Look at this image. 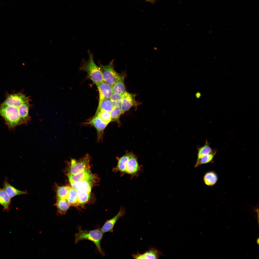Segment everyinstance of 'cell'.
<instances>
[{
	"instance_id": "obj_1",
	"label": "cell",
	"mask_w": 259,
	"mask_h": 259,
	"mask_svg": "<svg viewBox=\"0 0 259 259\" xmlns=\"http://www.w3.org/2000/svg\"><path fill=\"white\" fill-rule=\"evenodd\" d=\"M88 52V59L87 60L84 59L82 60L80 70L86 72L88 77L97 85L103 81L102 73L99 66L94 62L93 54L89 50Z\"/></svg>"
},
{
	"instance_id": "obj_2",
	"label": "cell",
	"mask_w": 259,
	"mask_h": 259,
	"mask_svg": "<svg viewBox=\"0 0 259 259\" xmlns=\"http://www.w3.org/2000/svg\"><path fill=\"white\" fill-rule=\"evenodd\" d=\"M78 229V232L75 235L76 244L82 240H86L90 241L95 244L99 252L102 255H104L100 246V243L104 233L101 229H97L89 230H83L80 226Z\"/></svg>"
},
{
	"instance_id": "obj_3",
	"label": "cell",
	"mask_w": 259,
	"mask_h": 259,
	"mask_svg": "<svg viewBox=\"0 0 259 259\" xmlns=\"http://www.w3.org/2000/svg\"><path fill=\"white\" fill-rule=\"evenodd\" d=\"M18 108L12 106H0V115L9 129H13L22 124Z\"/></svg>"
},
{
	"instance_id": "obj_4",
	"label": "cell",
	"mask_w": 259,
	"mask_h": 259,
	"mask_svg": "<svg viewBox=\"0 0 259 259\" xmlns=\"http://www.w3.org/2000/svg\"><path fill=\"white\" fill-rule=\"evenodd\" d=\"M112 60L109 64L104 65L99 63V67L101 72L103 81L112 86L117 81L125 74V73H119L115 70Z\"/></svg>"
},
{
	"instance_id": "obj_5",
	"label": "cell",
	"mask_w": 259,
	"mask_h": 259,
	"mask_svg": "<svg viewBox=\"0 0 259 259\" xmlns=\"http://www.w3.org/2000/svg\"><path fill=\"white\" fill-rule=\"evenodd\" d=\"M90 158L87 153L79 160L71 159L68 163V174L75 175L90 169Z\"/></svg>"
},
{
	"instance_id": "obj_6",
	"label": "cell",
	"mask_w": 259,
	"mask_h": 259,
	"mask_svg": "<svg viewBox=\"0 0 259 259\" xmlns=\"http://www.w3.org/2000/svg\"><path fill=\"white\" fill-rule=\"evenodd\" d=\"M29 96L21 93L11 94H7L5 99L0 106H12L18 108L24 102L29 101Z\"/></svg>"
},
{
	"instance_id": "obj_7",
	"label": "cell",
	"mask_w": 259,
	"mask_h": 259,
	"mask_svg": "<svg viewBox=\"0 0 259 259\" xmlns=\"http://www.w3.org/2000/svg\"><path fill=\"white\" fill-rule=\"evenodd\" d=\"M82 124L93 127L97 131L98 141H102L104 130L107 125L103 122L97 115L94 116L91 119Z\"/></svg>"
},
{
	"instance_id": "obj_8",
	"label": "cell",
	"mask_w": 259,
	"mask_h": 259,
	"mask_svg": "<svg viewBox=\"0 0 259 259\" xmlns=\"http://www.w3.org/2000/svg\"><path fill=\"white\" fill-rule=\"evenodd\" d=\"M142 171L136 157L132 153L127 164L125 174L129 175L132 178L138 177Z\"/></svg>"
},
{
	"instance_id": "obj_9",
	"label": "cell",
	"mask_w": 259,
	"mask_h": 259,
	"mask_svg": "<svg viewBox=\"0 0 259 259\" xmlns=\"http://www.w3.org/2000/svg\"><path fill=\"white\" fill-rule=\"evenodd\" d=\"M122 103L120 108L122 113L138 105V103L135 100V94H130L126 91L122 94Z\"/></svg>"
},
{
	"instance_id": "obj_10",
	"label": "cell",
	"mask_w": 259,
	"mask_h": 259,
	"mask_svg": "<svg viewBox=\"0 0 259 259\" xmlns=\"http://www.w3.org/2000/svg\"><path fill=\"white\" fill-rule=\"evenodd\" d=\"M126 213V210L125 208L121 207L116 216L105 222L101 229L103 232L104 233L107 232H113V227L116 223L118 219L124 216Z\"/></svg>"
},
{
	"instance_id": "obj_11",
	"label": "cell",
	"mask_w": 259,
	"mask_h": 259,
	"mask_svg": "<svg viewBox=\"0 0 259 259\" xmlns=\"http://www.w3.org/2000/svg\"><path fill=\"white\" fill-rule=\"evenodd\" d=\"M70 183L84 181H92L94 179V176L90 172L89 169L75 175L68 174Z\"/></svg>"
},
{
	"instance_id": "obj_12",
	"label": "cell",
	"mask_w": 259,
	"mask_h": 259,
	"mask_svg": "<svg viewBox=\"0 0 259 259\" xmlns=\"http://www.w3.org/2000/svg\"><path fill=\"white\" fill-rule=\"evenodd\" d=\"M99 91V102L109 99L113 93L112 86L103 81L96 85Z\"/></svg>"
},
{
	"instance_id": "obj_13",
	"label": "cell",
	"mask_w": 259,
	"mask_h": 259,
	"mask_svg": "<svg viewBox=\"0 0 259 259\" xmlns=\"http://www.w3.org/2000/svg\"><path fill=\"white\" fill-rule=\"evenodd\" d=\"M162 252L155 247H150L149 250L144 253L140 254L138 252L132 255L134 259H158L162 254Z\"/></svg>"
},
{
	"instance_id": "obj_14",
	"label": "cell",
	"mask_w": 259,
	"mask_h": 259,
	"mask_svg": "<svg viewBox=\"0 0 259 259\" xmlns=\"http://www.w3.org/2000/svg\"><path fill=\"white\" fill-rule=\"evenodd\" d=\"M131 154L130 153L127 152L120 157H117V164L113 171L116 172H120L122 176L125 174L127 164Z\"/></svg>"
},
{
	"instance_id": "obj_15",
	"label": "cell",
	"mask_w": 259,
	"mask_h": 259,
	"mask_svg": "<svg viewBox=\"0 0 259 259\" xmlns=\"http://www.w3.org/2000/svg\"><path fill=\"white\" fill-rule=\"evenodd\" d=\"M30 106L29 101H28L24 102L18 108L22 124H27L30 120V117L29 115V111Z\"/></svg>"
},
{
	"instance_id": "obj_16",
	"label": "cell",
	"mask_w": 259,
	"mask_h": 259,
	"mask_svg": "<svg viewBox=\"0 0 259 259\" xmlns=\"http://www.w3.org/2000/svg\"><path fill=\"white\" fill-rule=\"evenodd\" d=\"M3 188L11 199L16 196L27 193L26 191L18 189L11 185L8 182L6 177L3 182Z\"/></svg>"
},
{
	"instance_id": "obj_17",
	"label": "cell",
	"mask_w": 259,
	"mask_h": 259,
	"mask_svg": "<svg viewBox=\"0 0 259 259\" xmlns=\"http://www.w3.org/2000/svg\"><path fill=\"white\" fill-rule=\"evenodd\" d=\"M57 208V213L59 215H65L70 206L66 199H57L54 205Z\"/></svg>"
},
{
	"instance_id": "obj_18",
	"label": "cell",
	"mask_w": 259,
	"mask_h": 259,
	"mask_svg": "<svg viewBox=\"0 0 259 259\" xmlns=\"http://www.w3.org/2000/svg\"><path fill=\"white\" fill-rule=\"evenodd\" d=\"M11 199L3 188H0V205L3 206L4 211H9Z\"/></svg>"
},
{
	"instance_id": "obj_19",
	"label": "cell",
	"mask_w": 259,
	"mask_h": 259,
	"mask_svg": "<svg viewBox=\"0 0 259 259\" xmlns=\"http://www.w3.org/2000/svg\"><path fill=\"white\" fill-rule=\"evenodd\" d=\"M66 200L70 206L77 207L80 205L76 190L71 187L69 189Z\"/></svg>"
},
{
	"instance_id": "obj_20",
	"label": "cell",
	"mask_w": 259,
	"mask_h": 259,
	"mask_svg": "<svg viewBox=\"0 0 259 259\" xmlns=\"http://www.w3.org/2000/svg\"><path fill=\"white\" fill-rule=\"evenodd\" d=\"M198 150L196 162H198L202 157L212 152L214 150L210 147L209 144L206 140L205 144L201 147H197Z\"/></svg>"
},
{
	"instance_id": "obj_21",
	"label": "cell",
	"mask_w": 259,
	"mask_h": 259,
	"mask_svg": "<svg viewBox=\"0 0 259 259\" xmlns=\"http://www.w3.org/2000/svg\"><path fill=\"white\" fill-rule=\"evenodd\" d=\"M113 108L112 103L109 99L103 100L99 102L97 109L95 115L101 111L110 112Z\"/></svg>"
},
{
	"instance_id": "obj_22",
	"label": "cell",
	"mask_w": 259,
	"mask_h": 259,
	"mask_svg": "<svg viewBox=\"0 0 259 259\" xmlns=\"http://www.w3.org/2000/svg\"><path fill=\"white\" fill-rule=\"evenodd\" d=\"M76 190L80 205H84L87 203L90 198V192L84 189Z\"/></svg>"
},
{
	"instance_id": "obj_23",
	"label": "cell",
	"mask_w": 259,
	"mask_h": 259,
	"mask_svg": "<svg viewBox=\"0 0 259 259\" xmlns=\"http://www.w3.org/2000/svg\"><path fill=\"white\" fill-rule=\"evenodd\" d=\"M218 177L215 173L213 171H209L205 173L203 177L204 183L208 186H212L217 182Z\"/></svg>"
},
{
	"instance_id": "obj_24",
	"label": "cell",
	"mask_w": 259,
	"mask_h": 259,
	"mask_svg": "<svg viewBox=\"0 0 259 259\" xmlns=\"http://www.w3.org/2000/svg\"><path fill=\"white\" fill-rule=\"evenodd\" d=\"M125 75L122 76L112 86L113 93L122 95L126 91L124 83Z\"/></svg>"
},
{
	"instance_id": "obj_25",
	"label": "cell",
	"mask_w": 259,
	"mask_h": 259,
	"mask_svg": "<svg viewBox=\"0 0 259 259\" xmlns=\"http://www.w3.org/2000/svg\"><path fill=\"white\" fill-rule=\"evenodd\" d=\"M70 183L71 187L76 190L84 189L91 192L93 184L92 181H84Z\"/></svg>"
},
{
	"instance_id": "obj_26",
	"label": "cell",
	"mask_w": 259,
	"mask_h": 259,
	"mask_svg": "<svg viewBox=\"0 0 259 259\" xmlns=\"http://www.w3.org/2000/svg\"><path fill=\"white\" fill-rule=\"evenodd\" d=\"M216 151L214 150L212 152L201 158L197 162H196L194 166L196 168L202 165L211 162L213 161L216 153Z\"/></svg>"
},
{
	"instance_id": "obj_27",
	"label": "cell",
	"mask_w": 259,
	"mask_h": 259,
	"mask_svg": "<svg viewBox=\"0 0 259 259\" xmlns=\"http://www.w3.org/2000/svg\"><path fill=\"white\" fill-rule=\"evenodd\" d=\"M71 187L68 186H57L56 188L57 199L66 200L68 194Z\"/></svg>"
},
{
	"instance_id": "obj_28",
	"label": "cell",
	"mask_w": 259,
	"mask_h": 259,
	"mask_svg": "<svg viewBox=\"0 0 259 259\" xmlns=\"http://www.w3.org/2000/svg\"><path fill=\"white\" fill-rule=\"evenodd\" d=\"M122 113L120 108L114 107L110 112L111 121L116 122L119 124L120 118Z\"/></svg>"
},
{
	"instance_id": "obj_29",
	"label": "cell",
	"mask_w": 259,
	"mask_h": 259,
	"mask_svg": "<svg viewBox=\"0 0 259 259\" xmlns=\"http://www.w3.org/2000/svg\"><path fill=\"white\" fill-rule=\"evenodd\" d=\"M97 115L104 123L108 125L111 121L110 112L101 111L94 116Z\"/></svg>"
},
{
	"instance_id": "obj_30",
	"label": "cell",
	"mask_w": 259,
	"mask_h": 259,
	"mask_svg": "<svg viewBox=\"0 0 259 259\" xmlns=\"http://www.w3.org/2000/svg\"><path fill=\"white\" fill-rule=\"evenodd\" d=\"M122 95L113 93L109 99L112 102H113L122 100Z\"/></svg>"
},
{
	"instance_id": "obj_31",
	"label": "cell",
	"mask_w": 259,
	"mask_h": 259,
	"mask_svg": "<svg viewBox=\"0 0 259 259\" xmlns=\"http://www.w3.org/2000/svg\"><path fill=\"white\" fill-rule=\"evenodd\" d=\"M122 100L112 102L114 108H120L122 103Z\"/></svg>"
},
{
	"instance_id": "obj_32",
	"label": "cell",
	"mask_w": 259,
	"mask_h": 259,
	"mask_svg": "<svg viewBox=\"0 0 259 259\" xmlns=\"http://www.w3.org/2000/svg\"><path fill=\"white\" fill-rule=\"evenodd\" d=\"M147 2H149L152 4L155 2L157 0H145Z\"/></svg>"
},
{
	"instance_id": "obj_33",
	"label": "cell",
	"mask_w": 259,
	"mask_h": 259,
	"mask_svg": "<svg viewBox=\"0 0 259 259\" xmlns=\"http://www.w3.org/2000/svg\"><path fill=\"white\" fill-rule=\"evenodd\" d=\"M259 238L258 239V240H257V244H258L259 243Z\"/></svg>"
}]
</instances>
